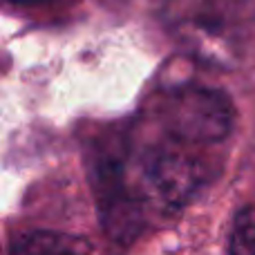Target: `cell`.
I'll use <instances>...</instances> for the list:
<instances>
[{"mask_svg": "<svg viewBox=\"0 0 255 255\" xmlns=\"http://www.w3.org/2000/svg\"><path fill=\"white\" fill-rule=\"evenodd\" d=\"M229 255H255V206L242 208L235 215Z\"/></svg>", "mask_w": 255, "mask_h": 255, "instance_id": "277c9868", "label": "cell"}, {"mask_svg": "<svg viewBox=\"0 0 255 255\" xmlns=\"http://www.w3.org/2000/svg\"><path fill=\"white\" fill-rule=\"evenodd\" d=\"M13 4H22V7H34V4H47V2H54V0H9Z\"/></svg>", "mask_w": 255, "mask_h": 255, "instance_id": "5b68a950", "label": "cell"}, {"mask_svg": "<svg viewBox=\"0 0 255 255\" xmlns=\"http://www.w3.org/2000/svg\"><path fill=\"white\" fill-rule=\"evenodd\" d=\"M161 121L181 143L208 145L224 141L231 134L235 106L222 90L179 85L168 94L161 108Z\"/></svg>", "mask_w": 255, "mask_h": 255, "instance_id": "6da1fadb", "label": "cell"}, {"mask_svg": "<svg viewBox=\"0 0 255 255\" xmlns=\"http://www.w3.org/2000/svg\"><path fill=\"white\" fill-rule=\"evenodd\" d=\"M204 184V170L197 159L184 152L161 150L145 159L141 168L143 197L159 208L177 211L197 195Z\"/></svg>", "mask_w": 255, "mask_h": 255, "instance_id": "7a4b0ae2", "label": "cell"}, {"mask_svg": "<svg viewBox=\"0 0 255 255\" xmlns=\"http://www.w3.org/2000/svg\"><path fill=\"white\" fill-rule=\"evenodd\" d=\"M92 247L85 238L58 231H29L13 240L9 255H90Z\"/></svg>", "mask_w": 255, "mask_h": 255, "instance_id": "3957f363", "label": "cell"}]
</instances>
